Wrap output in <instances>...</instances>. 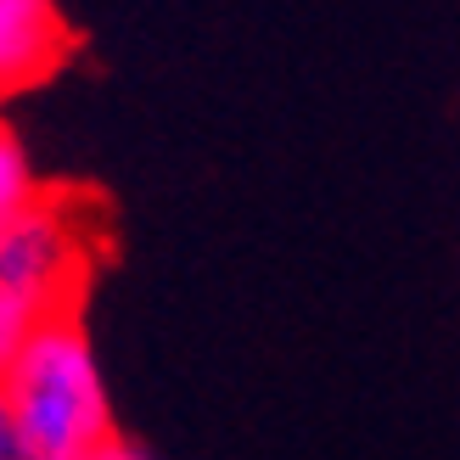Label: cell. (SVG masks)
Wrapping results in <instances>:
<instances>
[{
    "instance_id": "7a4b0ae2",
    "label": "cell",
    "mask_w": 460,
    "mask_h": 460,
    "mask_svg": "<svg viewBox=\"0 0 460 460\" xmlns=\"http://www.w3.org/2000/svg\"><path fill=\"white\" fill-rule=\"evenodd\" d=\"M84 230L57 197H34L12 225H0V292H12L40 320L79 314L84 270H79Z\"/></svg>"
},
{
    "instance_id": "52a82bcc",
    "label": "cell",
    "mask_w": 460,
    "mask_h": 460,
    "mask_svg": "<svg viewBox=\"0 0 460 460\" xmlns=\"http://www.w3.org/2000/svg\"><path fill=\"white\" fill-rule=\"evenodd\" d=\"M0 460H17V438H12V410H6V387H0Z\"/></svg>"
},
{
    "instance_id": "5b68a950",
    "label": "cell",
    "mask_w": 460,
    "mask_h": 460,
    "mask_svg": "<svg viewBox=\"0 0 460 460\" xmlns=\"http://www.w3.org/2000/svg\"><path fill=\"white\" fill-rule=\"evenodd\" d=\"M40 326L34 309H22L12 292H0V376H6V365L17 359V349L29 342V332Z\"/></svg>"
},
{
    "instance_id": "8992f818",
    "label": "cell",
    "mask_w": 460,
    "mask_h": 460,
    "mask_svg": "<svg viewBox=\"0 0 460 460\" xmlns=\"http://www.w3.org/2000/svg\"><path fill=\"white\" fill-rule=\"evenodd\" d=\"M90 460H152V455H146L141 444H129V438H107V444H102L96 455H90Z\"/></svg>"
},
{
    "instance_id": "277c9868",
    "label": "cell",
    "mask_w": 460,
    "mask_h": 460,
    "mask_svg": "<svg viewBox=\"0 0 460 460\" xmlns=\"http://www.w3.org/2000/svg\"><path fill=\"white\" fill-rule=\"evenodd\" d=\"M34 197H40V186H34L29 152H22L17 129L0 119V225H12V219L34 202Z\"/></svg>"
},
{
    "instance_id": "3957f363",
    "label": "cell",
    "mask_w": 460,
    "mask_h": 460,
    "mask_svg": "<svg viewBox=\"0 0 460 460\" xmlns=\"http://www.w3.org/2000/svg\"><path fill=\"white\" fill-rule=\"evenodd\" d=\"M74 57V29L57 0H0V102L22 96Z\"/></svg>"
},
{
    "instance_id": "6da1fadb",
    "label": "cell",
    "mask_w": 460,
    "mask_h": 460,
    "mask_svg": "<svg viewBox=\"0 0 460 460\" xmlns=\"http://www.w3.org/2000/svg\"><path fill=\"white\" fill-rule=\"evenodd\" d=\"M0 387L12 410L17 460H90L107 438H119L102 359L79 314L40 320Z\"/></svg>"
}]
</instances>
